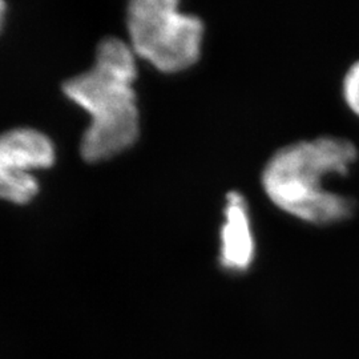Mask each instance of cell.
I'll use <instances>...</instances> for the list:
<instances>
[{"label":"cell","mask_w":359,"mask_h":359,"mask_svg":"<svg viewBox=\"0 0 359 359\" xmlns=\"http://www.w3.org/2000/svg\"><path fill=\"white\" fill-rule=\"evenodd\" d=\"M358 158L354 142L333 136L294 142L271 156L262 172V188L285 213L316 225L345 221L355 201L323 188L330 176H346Z\"/></svg>","instance_id":"cell-2"},{"label":"cell","mask_w":359,"mask_h":359,"mask_svg":"<svg viewBox=\"0 0 359 359\" xmlns=\"http://www.w3.org/2000/svg\"><path fill=\"white\" fill-rule=\"evenodd\" d=\"M129 47L164 74H177L201 56L204 23L175 0H135L127 10Z\"/></svg>","instance_id":"cell-3"},{"label":"cell","mask_w":359,"mask_h":359,"mask_svg":"<svg viewBox=\"0 0 359 359\" xmlns=\"http://www.w3.org/2000/svg\"><path fill=\"white\" fill-rule=\"evenodd\" d=\"M256 255L249 208L241 193L229 192L219 234V262L225 269L244 271Z\"/></svg>","instance_id":"cell-5"},{"label":"cell","mask_w":359,"mask_h":359,"mask_svg":"<svg viewBox=\"0 0 359 359\" xmlns=\"http://www.w3.org/2000/svg\"><path fill=\"white\" fill-rule=\"evenodd\" d=\"M55 163L50 137L32 128H16L0 135V200L28 204L39 192L35 169Z\"/></svg>","instance_id":"cell-4"},{"label":"cell","mask_w":359,"mask_h":359,"mask_svg":"<svg viewBox=\"0 0 359 359\" xmlns=\"http://www.w3.org/2000/svg\"><path fill=\"white\" fill-rule=\"evenodd\" d=\"M342 90L347 107L359 116V60L347 69Z\"/></svg>","instance_id":"cell-6"},{"label":"cell","mask_w":359,"mask_h":359,"mask_svg":"<svg viewBox=\"0 0 359 359\" xmlns=\"http://www.w3.org/2000/svg\"><path fill=\"white\" fill-rule=\"evenodd\" d=\"M135 53L116 38L100 41L88 71L63 84L65 96L90 117L80 154L87 163H100L123 154L137 142L140 114L133 88L137 77Z\"/></svg>","instance_id":"cell-1"},{"label":"cell","mask_w":359,"mask_h":359,"mask_svg":"<svg viewBox=\"0 0 359 359\" xmlns=\"http://www.w3.org/2000/svg\"><path fill=\"white\" fill-rule=\"evenodd\" d=\"M4 13H6V3L0 0V28L3 25V19H4Z\"/></svg>","instance_id":"cell-7"}]
</instances>
